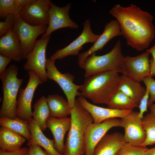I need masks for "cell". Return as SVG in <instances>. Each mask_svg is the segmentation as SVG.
Wrapping results in <instances>:
<instances>
[{
    "instance_id": "15",
    "label": "cell",
    "mask_w": 155,
    "mask_h": 155,
    "mask_svg": "<svg viewBox=\"0 0 155 155\" xmlns=\"http://www.w3.org/2000/svg\"><path fill=\"white\" fill-rule=\"evenodd\" d=\"M71 7L70 3H67L64 7H60L51 2L49 10L48 26L45 33L41 38L50 36L53 32L61 28H78V24L70 18L69 13Z\"/></svg>"
},
{
    "instance_id": "25",
    "label": "cell",
    "mask_w": 155,
    "mask_h": 155,
    "mask_svg": "<svg viewBox=\"0 0 155 155\" xmlns=\"http://www.w3.org/2000/svg\"><path fill=\"white\" fill-rule=\"evenodd\" d=\"M33 108L34 110L32 112V117L41 130H45L47 128L46 121L50 116L46 98L44 96H41L34 104Z\"/></svg>"
},
{
    "instance_id": "11",
    "label": "cell",
    "mask_w": 155,
    "mask_h": 155,
    "mask_svg": "<svg viewBox=\"0 0 155 155\" xmlns=\"http://www.w3.org/2000/svg\"><path fill=\"white\" fill-rule=\"evenodd\" d=\"M52 2L50 0H33L22 8L19 13L21 19L34 26L48 25L49 10Z\"/></svg>"
},
{
    "instance_id": "28",
    "label": "cell",
    "mask_w": 155,
    "mask_h": 155,
    "mask_svg": "<svg viewBox=\"0 0 155 155\" xmlns=\"http://www.w3.org/2000/svg\"><path fill=\"white\" fill-rule=\"evenodd\" d=\"M143 128L146 133V137L143 143L140 146L143 147L155 144V116L149 113L142 119Z\"/></svg>"
},
{
    "instance_id": "26",
    "label": "cell",
    "mask_w": 155,
    "mask_h": 155,
    "mask_svg": "<svg viewBox=\"0 0 155 155\" xmlns=\"http://www.w3.org/2000/svg\"><path fill=\"white\" fill-rule=\"evenodd\" d=\"M0 125L21 135L28 141L31 138L28 121L22 120L17 117L13 119L0 118Z\"/></svg>"
},
{
    "instance_id": "27",
    "label": "cell",
    "mask_w": 155,
    "mask_h": 155,
    "mask_svg": "<svg viewBox=\"0 0 155 155\" xmlns=\"http://www.w3.org/2000/svg\"><path fill=\"white\" fill-rule=\"evenodd\" d=\"M107 108L120 110L133 111L139 105L122 92L118 90L107 104Z\"/></svg>"
},
{
    "instance_id": "14",
    "label": "cell",
    "mask_w": 155,
    "mask_h": 155,
    "mask_svg": "<svg viewBox=\"0 0 155 155\" xmlns=\"http://www.w3.org/2000/svg\"><path fill=\"white\" fill-rule=\"evenodd\" d=\"M149 52H145L135 57H124L123 65L125 73L129 78L140 82L150 76Z\"/></svg>"
},
{
    "instance_id": "33",
    "label": "cell",
    "mask_w": 155,
    "mask_h": 155,
    "mask_svg": "<svg viewBox=\"0 0 155 155\" xmlns=\"http://www.w3.org/2000/svg\"><path fill=\"white\" fill-rule=\"evenodd\" d=\"M149 92L148 88H146V93L142 98L139 104L138 107L140 109L138 116L142 119L144 113L148 111V102L149 98Z\"/></svg>"
},
{
    "instance_id": "20",
    "label": "cell",
    "mask_w": 155,
    "mask_h": 155,
    "mask_svg": "<svg viewBox=\"0 0 155 155\" xmlns=\"http://www.w3.org/2000/svg\"><path fill=\"white\" fill-rule=\"evenodd\" d=\"M125 142L123 135L120 133L106 134L97 144L94 155H118Z\"/></svg>"
},
{
    "instance_id": "9",
    "label": "cell",
    "mask_w": 155,
    "mask_h": 155,
    "mask_svg": "<svg viewBox=\"0 0 155 155\" xmlns=\"http://www.w3.org/2000/svg\"><path fill=\"white\" fill-rule=\"evenodd\" d=\"M50 36L36 40L32 51L27 56L26 61L23 66L26 71L35 72L44 82L48 80L46 67V51Z\"/></svg>"
},
{
    "instance_id": "21",
    "label": "cell",
    "mask_w": 155,
    "mask_h": 155,
    "mask_svg": "<svg viewBox=\"0 0 155 155\" xmlns=\"http://www.w3.org/2000/svg\"><path fill=\"white\" fill-rule=\"evenodd\" d=\"M28 128L31 136L28 141L27 146L37 145L43 148L51 155H63L58 152L55 148L54 140L47 138L32 118L28 121Z\"/></svg>"
},
{
    "instance_id": "19",
    "label": "cell",
    "mask_w": 155,
    "mask_h": 155,
    "mask_svg": "<svg viewBox=\"0 0 155 155\" xmlns=\"http://www.w3.org/2000/svg\"><path fill=\"white\" fill-rule=\"evenodd\" d=\"M0 54L16 62L23 59L21 44L18 36L13 30L0 37Z\"/></svg>"
},
{
    "instance_id": "40",
    "label": "cell",
    "mask_w": 155,
    "mask_h": 155,
    "mask_svg": "<svg viewBox=\"0 0 155 155\" xmlns=\"http://www.w3.org/2000/svg\"><path fill=\"white\" fill-rule=\"evenodd\" d=\"M146 51L149 52L152 55V58L154 60H155V43L152 47L149 49L146 50Z\"/></svg>"
},
{
    "instance_id": "6",
    "label": "cell",
    "mask_w": 155,
    "mask_h": 155,
    "mask_svg": "<svg viewBox=\"0 0 155 155\" xmlns=\"http://www.w3.org/2000/svg\"><path fill=\"white\" fill-rule=\"evenodd\" d=\"M55 61L50 58L46 59V67L47 77L55 81L60 87L71 108L74 106L76 96H81L78 90L82 85H77L73 83L75 77L71 74L60 72L55 65Z\"/></svg>"
},
{
    "instance_id": "39",
    "label": "cell",
    "mask_w": 155,
    "mask_h": 155,
    "mask_svg": "<svg viewBox=\"0 0 155 155\" xmlns=\"http://www.w3.org/2000/svg\"><path fill=\"white\" fill-rule=\"evenodd\" d=\"M150 109V114L152 115L155 116V104L153 103L148 105Z\"/></svg>"
},
{
    "instance_id": "31",
    "label": "cell",
    "mask_w": 155,
    "mask_h": 155,
    "mask_svg": "<svg viewBox=\"0 0 155 155\" xmlns=\"http://www.w3.org/2000/svg\"><path fill=\"white\" fill-rule=\"evenodd\" d=\"M15 24L14 16L8 15L4 21L0 22V36L4 35L10 30H13Z\"/></svg>"
},
{
    "instance_id": "23",
    "label": "cell",
    "mask_w": 155,
    "mask_h": 155,
    "mask_svg": "<svg viewBox=\"0 0 155 155\" xmlns=\"http://www.w3.org/2000/svg\"><path fill=\"white\" fill-rule=\"evenodd\" d=\"M26 139L21 135L7 127L0 128V148L7 151H15L21 148Z\"/></svg>"
},
{
    "instance_id": "5",
    "label": "cell",
    "mask_w": 155,
    "mask_h": 155,
    "mask_svg": "<svg viewBox=\"0 0 155 155\" xmlns=\"http://www.w3.org/2000/svg\"><path fill=\"white\" fill-rule=\"evenodd\" d=\"M18 67L11 65L0 75L2 83L3 97L0 110V117L13 119L16 117V111L17 96L23 78H18Z\"/></svg>"
},
{
    "instance_id": "22",
    "label": "cell",
    "mask_w": 155,
    "mask_h": 155,
    "mask_svg": "<svg viewBox=\"0 0 155 155\" xmlns=\"http://www.w3.org/2000/svg\"><path fill=\"white\" fill-rule=\"evenodd\" d=\"M118 90L122 92L139 105L146 93V89L141 86L140 82L133 80L126 75L123 74L120 76Z\"/></svg>"
},
{
    "instance_id": "18",
    "label": "cell",
    "mask_w": 155,
    "mask_h": 155,
    "mask_svg": "<svg viewBox=\"0 0 155 155\" xmlns=\"http://www.w3.org/2000/svg\"><path fill=\"white\" fill-rule=\"evenodd\" d=\"M46 125L53 135L55 148L58 152L63 154L65 136L69 131L71 125L70 117L58 118L50 116L47 120Z\"/></svg>"
},
{
    "instance_id": "41",
    "label": "cell",
    "mask_w": 155,
    "mask_h": 155,
    "mask_svg": "<svg viewBox=\"0 0 155 155\" xmlns=\"http://www.w3.org/2000/svg\"><path fill=\"white\" fill-rule=\"evenodd\" d=\"M144 155H155V147L148 149Z\"/></svg>"
},
{
    "instance_id": "24",
    "label": "cell",
    "mask_w": 155,
    "mask_h": 155,
    "mask_svg": "<svg viewBox=\"0 0 155 155\" xmlns=\"http://www.w3.org/2000/svg\"><path fill=\"white\" fill-rule=\"evenodd\" d=\"M50 116L58 118L67 117L71 108L67 100L58 94L49 95L46 98Z\"/></svg>"
},
{
    "instance_id": "2",
    "label": "cell",
    "mask_w": 155,
    "mask_h": 155,
    "mask_svg": "<svg viewBox=\"0 0 155 155\" xmlns=\"http://www.w3.org/2000/svg\"><path fill=\"white\" fill-rule=\"evenodd\" d=\"M120 80L118 73L115 71L96 73L85 77L79 90L93 103L107 104L118 90Z\"/></svg>"
},
{
    "instance_id": "35",
    "label": "cell",
    "mask_w": 155,
    "mask_h": 155,
    "mask_svg": "<svg viewBox=\"0 0 155 155\" xmlns=\"http://www.w3.org/2000/svg\"><path fill=\"white\" fill-rule=\"evenodd\" d=\"M28 150V148L23 147L15 151H7L0 148V155H23Z\"/></svg>"
},
{
    "instance_id": "17",
    "label": "cell",
    "mask_w": 155,
    "mask_h": 155,
    "mask_svg": "<svg viewBox=\"0 0 155 155\" xmlns=\"http://www.w3.org/2000/svg\"><path fill=\"white\" fill-rule=\"evenodd\" d=\"M77 100L82 106L90 113L93 118V123H100L111 118H122L133 111L120 110L98 106L90 103L82 96H78Z\"/></svg>"
},
{
    "instance_id": "38",
    "label": "cell",
    "mask_w": 155,
    "mask_h": 155,
    "mask_svg": "<svg viewBox=\"0 0 155 155\" xmlns=\"http://www.w3.org/2000/svg\"><path fill=\"white\" fill-rule=\"evenodd\" d=\"M18 3L23 7L27 5L31 2L33 0H16Z\"/></svg>"
},
{
    "instance_id": "10",
    "label": "cell",
    "mask_w": 155,
    "mask_h": 155,
    "mask_svg": "<svg viewBox=\"0 0 155 155\" xmlns=\"http://www.w3.org/2000/svg\"><path fill=\"white\" fill-rule=\"evenodd\" d=\"M121 120L117 118L107 119L100 123H92L90 124L84 135V155H94L97 144L107 132L113 127H121Z\"/></svg>"
},
{
    "instance_id": "30",
    "label": "cell",
    "mask_w": 155,
    "mask_h": 155,
    "mask_svg": "<svg viewBox=\"0 0 155 155\" xmlns=\"http://www.w3.org/2000/svg\"><path fill=\"white\" fill-rule=\"evenodd\" d=\"M148 149L146 147L135 146L125 142L118 155H144Z\"/></svg>"
},
{
    "instance_id": "13",
    "label": "cell",
    "mask_w": 155,
    "mask_h": 155,
    "mask_svg": "<svg viewBox=\"0 0 155 155\" xmlns=\"http://www.w3.org/2000/svg\"><path fill=\"white\" fill-rule=\"evenodd\" d=\"M83 25V29L80 35L67 46L57 50L50 58L56 60L62 59L68 56L78 55L84 45L88 43H94L100 35L93 32L89 19L86 20Z\"/></svg>"
},
{
    "instance_id": "4",
    "label": "cell",
    "mask_w": 155,
    "mask_h": 155,
    "mask_svg": "<svg viewBox=\"0 0 155 155\" xmlns=\"http://www.w3.org/2000/svg\"><path fill=\"white\" fill-rule=\"evenodd\" d=\"M121 41L119 40L108 53L97 56L94 52L86 57L79 65L81 69L85 70L84 77L107 71L124 74V57L121 51Z\"/></svg>"
},
{
    "instance_id": "7",
    "label": "cell",
    "mask_w": 155,
    "mask_h": 155,
    "mask_svg": "<svg viewBox=\"0 0 155 155\" xmlns=\"http://www.w3.org/2000/svg\"><path fill=\"white\" fill-rule=\"evenodd\" d=\"M29 79L25 88L20 89L17 99L16 117L29 121L32 118L31 104L34 92L38 86L44 82L34 71L29 70Z\"/></svg>"
},
{
    "instance_id": "12",
    "label": "cell",
    "mask_w": 155,
    "mask_h": 155,
    "mask_svg": "<svg viewBox=\"0 0 155 155\" xmlns=\"http://www.w3.org/2000/svg\"><path fill=\"white\" fill-rule=\"evenodd\" d=\"M139 112L132 111L121 118V127L125 130L123 135L126 142L133 146H140L145 141L146 133L142 124Z\"/></svg>"
},
{
    "instance_id": "29",
    "label": "cell",
    "mask_w": 155,
    "mask_h": 155,
    "mask_svg": "<svg viewBox=\"0 0 155 155\" xmlns=\"http://www.w3.org/2000/svg\"><path fill=\"white\" fill-rule=\"evenodd\" d=\"M23 7L16 0H0V18L5 20L10 15H19Z\"/></svg>"
},
{
    "instance_id": "37",
    "label": "cell",
    "mask_w": 155,
    "mask_h": 155,
    "mask_svg": "<svg viewBox=\"0 0 155 155\" xmlns=\"http://www.w3.org/2000/svg\"><path fill=\"white\" fill-rule=\"evenodd\" d=\"M150 76L152 77L155 76V60L152 57L149 60Z\"/></svg>"
},
{
    "instance_id": "8",
    "label": "cell",
    "mask_w": 155,
    "mask_h": 155,
    "mask_svg": "<svg viewBox=\"0 0 155 155\" xmlns=\"http://www.w3.org/2000/svg\"><path fill=\"white\" fill-rule=\"evenodd\" d=\"M15 24L13 30L18 36L22 50L23 59L33 49L36 39L40 35L44 34L48 26L46 25L34 26L23 21L19 15L14 16Z\"/></svg>"
},
{
    "instance_id": "42",
    "label": "cell",
    "mask_w": 155,
    "mask_h": 155,
    "mask_svg": "<svg viewBox=\"0 0 155 155\" xmlns=\"http://www.w3.org/2000/svg\"><path fill=\"white\" fill-rule=\"evenodd\" d=\"M23 155H30L29 154L28 152V151L27 152H26Z\"/></svg>"
},
{
    "instance_id": "1",
    "label": "cell",
    "mask_w": 155,
    "mask_h": 155,
    "mask_svg": "<svg viewBox=\"0 0 155 155\" xmlns=\"http://www.w3.org/2000/svg\"><path fill=\"white\" fill-rule=\"evenodd\" d=\"M109 13L119 22L128 45L139 51L148 47L155 35L151 14L133 4L127 7L116 4Z\"/></svg>"
},
{
    "instance_id": "34",
    "label": "cell",
    "mask_w": 155,
    "mask_h": 155,
    "mask_svg": "<svg viewBox=\"0 0 155 155\" xmlns=\"http://www.w3.org/2000/svg\"><path fill=\"white\" fill-rule=\"evenodd\" d=\"M28 152L30 155H51L45 150H42L40 146L37 145L29 146Z\"/></svg>"
},
{
    "instance_id": "16",
    "label": "cell",
    "mask_w": 155,
    "mask_h": 155,
    "mask_svg": "<svg viewBox=\"0 0 155 155\" xmlns=\"http://www.w3.org/2000/svg\"><path fill=\"white\" fill-rule=\"evenodd\" d=\"M122 36L120 25L116 20H111L105 26L104 30L93 45L87 51L79 54L78 62L79 65L87 57L98 50H101L111 39Z\"/></svg>"
},
{
    "instance_id": "3",
    "label": "cell",
    "mask_w": 155,
    "mask_h": 155,
    "mask_svg": "<svg viewBox=\"0 0 155 155\" xmlns=\"http://www.w3.org/2000/svg\"><path fill=\"white\" fill-rule=\"evenodd\" d=\"M71 125L64 144L63 155H84V135L88 126L93 123L90 113L76 99L70 112Z\"/></svg>"
},
{
    "instance_id": "36",
    "label": "cell",
    "mask_w": 155,
    "mask_h": 155,
    "mask_svg": "<svg viewBox=\"0 0 155 155\" xmlns=\"http://www.w3.org/2000/svg\"><path fill=\"white\" fill-rule=\"evenodd\" d=\"M12 60L10 58L0 54V75L5 71L7 65Z\"/></svg>"
},
{
    "instance_id": "32",
    "label": "cell",
    "mask_w": 155,
    "mask_h": 155,
    "mask_svg": "<svg viewBox=\"0 0 155 155\" xmlns=\"http://www.w3.org/2000/svg\"><path fill=\"white\" fill-rule=\"evenodd\" d=\"M146 87L148 89L150 97L148 100V105L155 102V80L152 77L148 76L142 81Z\"/></svg>"
}]
</instances>
